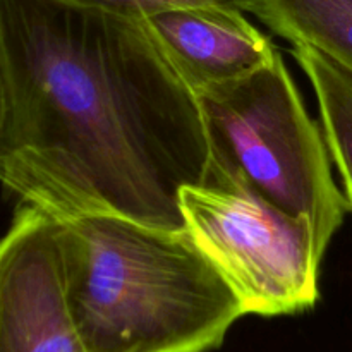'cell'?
<instances>
[{
  "instance_id": "obj_1",
  "label": "cell",
  "mask_w": 352,
  "mask_h": 352,
  "mask_svg": "<svg viewBox=\"0 0 352 352\" xmlns=\"http://www.w3.org/2000/svg\"><path fill=\"white\" fill-rule=\"evenodd\" d=\"M7 124L0 186L54 220L116 215L186 230L208 179L198 96L140 19L64 0H0Z\"/></svg>"
},
{
  "instance_id": "obj_2",
  "label": "cell",
  "mask_w": 352,
  "mask_h": 352,
  "mask_svg": "<svg viewBox=\"0 0 352 352\" xmlns=\"http://www.w3.org/2000/svg\"><path fill=\"white\" fill-rule=\"evenodd\" d=\"M57 232L86 352H210L246 315L186 230L82 215L57 220Z\"/></svg>"
},
{
  "instance_id": "obj_3",
  "label": "cell",
  "mask_w": 352,
  "mask_h": 352,
  "mask_svg": "<svg viewBox=\"0 0 352 352\" xmlns=\"http://www.w3.org/2000/svg\"><path fill=\"white\" fill-rule=\"evenodd\" d=\"M198 102L208 177L241 182L289 215L309 219L327 253L349 205L333 181L322 127L306 112L282 55Z\"/></svg>"
},
{
  "instance_id": "obj_4",
  "label": "cell",
  "mask_w": 352,
  "mask_h": 352,
  "mask_svg": "<svg viewBox=\"0 0 352 352\" xmlns=\"http://www.w3.org/2000/svg\"><path fill=\"white\" fill-rule=\"evenodd\" d=\"M181 212L186 232L246 315H296L318 302L325 251L309 219L289 215L241 182L217 177L184 186Z\"/></svg>"
},
{
  "instance_id": "obj_5",
  "label": "cell",
  "mask_w": 352,
  "mask_h": 352,
  "mask_svg": "<svg viewBox=\"0 0 352 352\" xmlns=\"http://www.w3.org/2000/svg\"><path fill=\"white\" fill-rule=\"evenodd\" d=\"M0 352H86L69 306L57 220L26 203L0 237Z\"/></svg>"
},
{
  "instance_id": "obj_6",
  "label": "cell",
  "mask_w": 352,
  "mask_h": 352,
  "mask_svg": "<svg viewBox=\"0 0 352 352\" xmlns=\"http://www.w3.org/2000/svg\"><path fill=\"white\" fill-rule=\"evenodd\" d=\"M141 21L196 96L251 74L278 52L246 12L230 7H181Z\"/></svg>"
},
{
  "instance_id": "obj_7",
  "label": "cell",
  "mask_w": 352,
  "mask_h": 352,
  "mask_svg": "<svg viewBox=\"0 0 352 352\" xmlns=\"http://www.w3.org/2000/svg\"><path fill=\"white\" fill-rule=\"evenodd\" d=\"M251 14L292 47L315 48L352 72V0H256Z\"/></svg>"
},
{
  "instance_id": "obj_8",
  "label": "cell",
  "mask_w": 352,
  "mask_h": 352,
  "mask_svg": "<svg viewBox=\"0 0 352 352\" xmlns=\"http://www.w3.org/2000/svg\"><path fill=\"white\" fill-rule=\"evenodd\" d=\"M291 52L315 89L323 136L352 213V72L311 47L294 45Z\"/></svg>"
},
{
  "instance_id": "obj_9",
  "label": "cell",
  "mask_w": 352,
  "mask_h": 352,
  "mask_svg": "<svg viewBox=\"0 0 352 352\" xmlns=\"http://www.w3.org/2000/svg\"><path fill=\"white\" fill-rule=\"evenodd\" d=\"M64 2L141 21L153 14L164 12V10L199 6L230 7V9L251 14L256 0H64Z\"/></svg>"
},
{
  "instance_id": "obj_10",
  "label": "cell",
  "mask_w": 352,
  "mask_h": 352,
  "mask_svg": "<svg viewBox=\"0 0 352 352\" xmlns=\"http://www.w3.org/2000/svg\"><path fill=\"white\" fill-rule=\"evenodd\" d=\"M7 110H9V98H7V78L6 65H3L2 48H0V144H2L3 133L7 124Z\"/></svg>"
}]
</instances>
